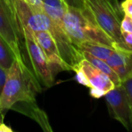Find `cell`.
<instances>
[{"label":"cell","instance_id":"21","mask_svg":"<svg viewBox=\"0 0 132 132\" xmlns=\"http://www.w3.org/2000/svg\"><path fill=\"white\" fill-rule=\"evenodd\" d=\"M67 5L79 8V9H84V0H63Z\"/></svg>","mask_w":132,"mask_h":132},{"label":"cell","instance_id":"15","mask_svg":"<svg viewBox=\"0 0 132 132\" xmlns=\"http://www.w3.org/2000/svg\"><path fill=\"white\" fill-rule=\"evenodd\" d=\"M100 3L104 5L107 9L111 11L120 20L124 16V12L121 8V3L118 0H97Z\"/></svg>","mask_w":132,"mask_h":132},{"label":"cell","instance_id":"17","mask_svg":"<svg viewBox=\"0 0 132 132\" xmlns=\"http://www.w3.org/2000/svg\"><path fill=\"white\" fill-rule=\"evenodd\" d=\"M25 1L34 11L36 12L44 11L43 0H25Z\"/></svg>","mask_w":132,"mask_h":132},{"label":"cell","instance_id":"11","mask_svg":"<svg viewBox=\"0 0 132 132\" xmlns=\"http://www.w3.org/2000/svg\"><path fill=\"white\" fill-rule=\"evenodd\" d=\"M11 110L20 112L22 114H25L32 118L42 128L43 131H53L47 115L43 110L39 108L36 104V101L18 102L12 106Z\"/></svg>","mask_w":132,"mask_h":132},{"label":"cell","instance_id":"19","mask_svg":"<svg viewBox=\"0 0 132 132\" xmlns=\"http://www.w3.org/2000/svg\"><path fill=\"white\" fill-rule=\"evenodd\" d=\"M122 84L124 85L127 94H128V97L129 99V102H130V105H131V109L132 113V77L131 78L128 79L127 80L124 81L122 83Z\"/></svg>","mask_w":132,"mask_h":132},{"label":"cell","instance_id":"4","mask_svg":"<svg viewBox=\"0 0 132 132\" xmlns=\"http://www.w3.org/2000/svg\"><path fill=\"white\" fill-rule=\"evenodd\" d=\"M0 36L9 46L15 60L29 69L22 50L23 36L18 17L5 0H0Z\"/></svg>","mask_w":132,"mask_h":132},{"label":"cell","instance_id":"2","mask_svg":"<svg viewBox=\"0 0 132 132\" xmlns=\"http://www.w3.org/2000/svg\"><path fill=\"white\" fill-rule=\"evenodd\" d=\"M40 91L39 81L29 69L23 68L15 60L8 70L7 78L0 95V109L5 111L20 101H36Z\"/></svg>","mask_w":132,"mask_h":132},{"label":"cell","instance_id":"14","mask_svg":"<svg viewBox=\"0 0 132 132\" xmlns=\"http://www.w3.org/2000/svg\"><path fill=\"white\" fill-rule=\"evenodd\" d=\"M15 60V59L12 50L0 36V66L8 70Z\"/></svg>","mask_w":132,"mask_h":132},{"label":"cell","instance_id":"12","mask_svg":"<svg viewBox=\"0 0 132 132\" xmlns=\"http://www.w3.org/2000/svg\"><path fill=\"white\" fill-rule=\"evenodd\" d=\"M82 54H83L84 59L87 60L94 67H95L97 69H98L99 70L103 72L104 74H106L112 80V82L114 84L115 87L122 84V83H121L119 77L116 73V72L106 63V61H104L99 58H97L94 56H93L90 53H87V52H82Z\"/></svg>","mask_w":132,"mask_h":132},{"label":"cell","instance_id":"22","mask_svg":"<svg viewBox=\"0 0 132 132\" xmlns=\"http://www.w3.org/2000/svg\"><path fill=\"white\" fill-rule=\"evenodd\" d=\"M7 73H8V70L0 66V95L4 87L5 83L6 81Z\"/></svg>","mask_w":132,"mask_h":132},{"label":"cell","instance_id":"3","mask_svg":"<svg viewBox=\"0 0 132 132\" xmlns=\"http://www.w3.org/2000/svg\"><path fill=\"white\" fill-rule=\"evenodd\" d=\"M26 27L32 32L48 31L54 39L63 60L68 66L70 71H73L79 63L84 60L82 52L73 43L66 29L54 22L44 11H34Z\"/></svg>","mask_w":132,"mask_h":132},{"label":"cell","instance_id":"26","mask_svg":"<svg viewBox=\"0 0 132 132\" xmlns=\"http://www.w3.org/2000/svg\"><path fill=\"white\" fill-rule=\"evenodd\" d=\"M0 111H1V109H0Z\"/></svg>","mask_w":132,"mask_h":132},{"label":"cell","instance_id":"13","mask_svg":"<svg viewBox=\"0 0 132 132\" xmlns=\"http://www.w3.org/2000/svg\"><path fill=\"white\" fill-rule=\"evenodd\" d=\"M77 48L80 50V51L89 53L95 57L99 58L104 61H106L115 51L114 50L106 46L91 43H83L78 45Z\"/></svg>","mask_w":132,"mask_h":132},{"label":"cell","instance_id":"8","mask_svg":"<svg viewBox=\"0 0 132 132\" xmlns=\"http://www.w3.org/2000/svg\"><path fill=\"white\" fill-rule=\"evenodd\" d=\"M76 68H79L84 73L87 79V87L90 89V94L94 98L104 97L107 93L115 87L114 84L106 74L85 59L82 60Z\"/></svg>","mask_w":132,"mask_h":132},{"label":"cell","instance_id":"6","mask_svg":"<svg viewBox=\"0 0 132 132\" xmlns=\"http://www.w3.org/2000/svg\"><path fill=\"white\" fill-rule=\"evenodd\" d=\"M84 2L106 33L114 39L124 50H130L124 41L121 31V20L97 0H84Z\"/></svg>","mask_w":132,"mask_h":132},{"label":"cell","instance_id":"18","mask_svg":"<svg viewBox=\"0 0 132 132\" xmlns=\"http://www.w3.org/2000/svg\"><path fill=\"white\" fill-rule=\"evenodd\" d=\"M121 8L124 14L132 19V0H124L121 3Z\"/></svg>","mask_w":132,"mask_h":132},{"label":"cell","instance_id":"7","mask_svg":"<svg viewBox=\"0 0 132 132\" xmlns=\"http://www.w3.org/2000/svg\"><path fill=\"white\" fill-rule=\"evenodd\" d=\"M104 97L111 117L120 122L126 129L132 128L131 109L124 85L115 87Z\"/></svg>","mask_w":132,"mask_h":132},{"label":"cell","instance_id":"9","mask_svg":"<svg viewBox=\"0 0 132 132\" xmlns=\"http://www.w3.org/2000/svg\"><path fill=\"white\" fill-rule=\"evenodd\" d=\"M32 32L44 53L53 70V68H56L62 71H70L68 66L63 60L59 49L50 32L46 30H39Z\"/></svg>","mask_w":132,"mask_h":132},{"label":"cell","instance_id":"24","mask_svg":"<svg viewBox=\"0 0 132 132\" xmlns=\"http://www.w3.org/2000/svg\"><path fill=\"white\" fill-rule=\"evenodd\" d=\"M12 128H10L9 126H6L4 123L2 124V125L0 126V132H12Z\"/></svg>","mask_w":132,"mask_h":132},{"label":"cell","instance_id":"10","mask_svg":"<svg viewBox=\"0 0 132 132\" xmlns=\"http://www.w3.org/2000/svg\"><path fill=\"white\" fill-rule=\"evenodd\" d=\"M106 63L116 72L121 83L132 77V50H115Z\"/></svg>","mask_w":132,"mask_h":132},{"label":"cell","instance_id":"16","mask_svg":"<svg viewBox=\"0 0 132 132\" xmlns=\"http://www.w3.org/2000/svg\"><path fill=\"white\" fill-rule=\"evenodd\" d=\"M121 31L132 32V19L125 14L121 21Z\"/></svg>","mask_w":132,"mask_h":132},{"label":"cell","instance_id":"25","mask_svg":"<svg viewBox=\"0 0 132 132\" xmlns=\"http://www.w3.org/2000/svg\"><path fill=\"white\" fill-rule=\"evenodd\" d=\"M3 119H4V115L2 114V111H0V126L3 123Z\"/></svg>","mask_w":132,"mask_h":132},{"label":"cell","instance_id":"20","mask_svg":"<svg viewBox=\"0 0 132 132\" xmlns=\"http://www.w3.org/2000/svg\"><path fill=\"white\" fill-rule=\"evenodd\" d=\"M121 33H122V36H123V39L126 46L130 50H132V32L123 31L121 32Z\"/></svg>","mask_w":132,"mask_h":132},{"label":"cell","instance_id":"1","mask_svg":"<svg viewBox=\"0 0 132 132\" xmlns=\"http://www.w3.org/2000/svg\"><path fill=\"white\" fill-rule=\"evenodd\" d=\"M63 22L67 34L77 47L83 43H91L117 51L124 50L99 26L92 12L85 5L84 9H79L67 5Z\"/></svg>","mask_w":132,"mask_h":132},{"label":"cell","instance_id":"23","mask_svg":"<svg viewBox=\"0 0 132 132\" xmlns=\"http://www.w3.org/2000/svg\"><path fill=\"white\" fill-rule=\"evenodd\" d=\"M5 1L8 3V5L10 7V9L12 10V12L17 15L16 11H15V2H16V0H5Z\"/></svg>","mask_w":132,"mask_h":132},{"label":"cell","instance_id":"5","mask_svg":"<svg viewBox=\"0 0 132 132\" xmlns=\"http://www.w3.org/2000/svg\"><path fill=\"white\" fill-rule=\"evenodd\" d=\"M21 29L26 53L35 77L45 87H52L54 84L53 70L44 53L37 43L32 31L23 26H21Z\"/></svg>","mask_w":132,"mask_h":132}]
</instances>
